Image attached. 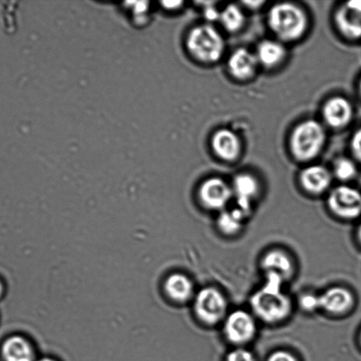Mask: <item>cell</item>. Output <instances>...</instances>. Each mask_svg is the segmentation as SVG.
<instances>
[{
  "label": "cell",
  "instance_id": "cell-1",
  "mask_svg": "<svg viewBox=\"0 0 361 361\" xmlns=\"http://www.w3.org/2000/svg\"><path fill=\"white\" fill-rule=\"evenodd\" d=\"M266 275V284L254 293L251 307L260 319L268 324L279 323L291 314L292 300L283 292L284 279L274 274Z\"/></svg>",
  "mask_w": 361,
  "mask_h": 361
},
{
  "label": "cell",
  "instance_id": "cell-2",
  "mask_svg": "<svg viewBox=\"0 0 361 361\" xmlns=\"http://www.w3.org/2000/svg\"><path fill=\"white\" fill-rule=\"evenodd\" d=\"M268 26L283 41H295L302 37L307 27V17L300 6L279 3L268 13Z\"/></svg>",
  "mask_w": 361,
  "mask_h": 361
},
{
  "label": "cell",
  "instance_id": "cell-3",
  "mask_svg": "<svg viewBox=\"0 0 361 361\" xmlns=\"http://www.w3.org/2000/svg\"><path fill=\"white\" fill-rule=\"evenodd\" d=\"M186 46L189 54L201 63L218 62L225 51L224 38L211 25H200L187 35Z\"/></svg>",
  "mask_w": 361,
  "mask_h": 361
},
{
  "label": "cell",
  "instance_id": "cell-4",
  "mask_svg": "<svg viewBox=\"0 0 361 361\" xmlns=\"http://www.w3.org/2000/svg\"><path fill=\"white\" fill-rule=\"evenodd\" d=\"M325 141L326 133L321 123L314 120H307L293 130L290 147L296 160L309 161L320 154Z\"/></svg>",
  "mask_w": 361,
  "mask_h": 361
},
{
  "label": "cell",
  "instance_id": "cell-5",
  "mask_svg": "<svg viewBox=\"0 0 361 361\" xmlns=\"http://www.w3.org/2000/svg\"><path fill=\"white\" fill-rule=\"evenodd\" d=\"M196 316L203 323L215 325L224 319L227 310V300L218 289H201L194 302Z\"/></svg>",
  "mask_w": 361,
  "mask_h": 361
},
{
  "label": "cell",
  "instance_id": "cell-6",
  "mask_svg": "<svg viewBox=\"0 0 361 361\" xmlns=\"http://www.w3.org/2000/svg\"><path fill=\"white\" fill-rule=\"evenodd\" d=\"M328 205L339 218H358L361 214V193L352 187L338 186L329 196Z\"/></svg>",
  "mask_w": 361,
  "mask_h": 361
},
{
  "label": "cell",
  "instance_id": "cell-7",
  "mask_svg": "<svg viewBox=\"0 0 361 361\" xmlns=\"http://www.w3.org/2000/svg\"><path fill=\"white\" fill-rule=\"evenodd\" d=\"M224 330L229 341L235 345H244L256 336V321L247 311L236 310L226 317Z\"/></svg>",
  "mask_w": 361,
  "mask_h": 361
},
{
  "label": "cell",
  "instance_id": "cell-8",
  "mask_svg": "<svg viewBox=\"0 0 361 361\" xmlns=\"http://www.w3.org/2000/svg\"><path fill=\"white\" fill-rule=\"evenodd\" d=\"M233 195L232 188L218 178L207 179L199 189V197L205 207L211 210H223Z\"/></svg>",
  "mask_w": 361,
  "mask_h": 361
},
{
  "label": "cell",
  "instance_id": "cell-9",
  "mask_svg": "<svg viewBox=\"0 0 361 361\" xmlns=\"http://www.w3.org/2000/svg\"><path fill=\"white\" fill-rule=\"evenodd\" d=\"M320 309L333 314L348 312L355 304V297L348 289L334 286L319 295Z\"/></svg>",
  "mask_w": 361,
  "mask_h": 361
},
{
  "label": "cell",
  "instance_id": "cell-10",
  "mask_svg": "<svg viewBox=\"0 0 361 361\" xmlns=\"http://www.w3.org/2000/svg\"><path fill=\"white\" fill-rule=\"evenodd\" d=\"M323 115L325 122L332 128H343L352 121L353 106L348 99L333 97L325 104Z\"/></svg>",
  "mask_w": 361,
  "mask_h": 361
},
{
  "label": "cell",
  "instance_id": "cell-11",
  "mask_svg": "<svg viewBox=\"0 0 361 361\" xmlns=\"http://www.w3.org/2000/svg\"><path fill=\"white\" fill-rule=\"evenodd\" d=\"M212 148L222 160L233 161L242 153V142L236 133L228 129L218 130L212 137Z\"/></svg>",
  "mask_w": 361,
  "mask_h": 361
},
{
  "label": "cell",
  "instance_id": "cell-12",
  "mask_svg": "<svg viewBox=\"0 0 361 361\" xmlns=\"http://www.w3.org/2000/svg\"><path fill=\"white\" fill-rule=\"evenodd\" d=\"M233 195L237 198L238 208L249 215L251 212V201L259 191V184L251 175L240 174L233 180Z\"/></svg>",
  "mask_w": 361,
  "mask_h": 361
},
{
  "label": "cell",
  "instance_id": "cell-13",
  "mask_svg": "<svg viewBox=\"0 0 361 361\" xmlns=\"http://www.w3.org/2000/svg\"><path fill=\"white\" fill-rule=\"evenodd\" d=\"M258 60L246 49H238L228 60L229 72L235 79L245 80L256 73Z\"/></svg>",
  "mask_w": 361,
  "mask_h": 361
},
{
  "label": "cell",
  "instance_id": "cell-14",
  "mask_svg": "<svg viewBox=\"0 0 361 361\" xmlns=\"http://www.w3.org/2000/svg\"><path fill=\"white\" fill-rule=\"evenodd\" d=\"M300 180L307 192L321 194L330 187L331 175L323 166H310L300 173Z\"/></svg>",
  "mask_w": 361,
  "mask_h": 361
},
{
  "label": "cell",
  "instance_id": "cell-15",
  "mask_svg": "<svg viewBox=\"0 0 361 361\" xmlns=\"http://www.w3.org/2000/svg\"><path fill=\"white\" fill-rule=\"evenodd\" d=\"M261 267L267 274L278 275L285 281L292 277L295 267L288 254L284 251L273 250L264 255L261 260Z\"/></svg>",
  "mask_w": 361,
  "mask_h": 361
},
{
  "label": "cell",
  "instance_id": "cell-16",
  "mask_svg": "<svg viewBox=\"0 0 361 361\" xmlns=\"http://www.w3.org/2000/svg\"><path fill=\"white\" fill-rule=\"evenodd\" d=\"M336 24L345 37L350 39L361 37V16L353 12L348 6H342L335 16Z\"/></svg>",
  "mask_w": 361,
  "mask_h": 361
},
{
  "label": "cell",
  "instance_id": "cell-17",
  "mask_svg": "<svg viewBox=\"0 0 361 361\" xmlns=\"http://www.w3.org/2000/svg\"><path fill=\"white\" fill-rule=\"evenodd\" d=\"M166 292L172 300L179 302H185L193 295L194 286L187 276L173 274L165 284Z\"/></svg>",
  "mask_w": 361,
  "mask_h": 361
},
{
  "label": "cell",
  "instance_id": "cell-18",
  "mask_svg": "<svg viewBox=\"0 0 361 361\" xmlns=\"http://www.w3.org/2000/svg\"><path fill=\"white\" fill-rule=\"evenodd\" d=\"M286 54L284 46L278 42H261L257 48L256 59L265 67H273L283 61Z\"/></svg>",
  "mask_w": 361,
  "mask_h": 361
},
{
  "label": "cell",
  "instance_id": "cell-19",
  "mask_svg": "<svg viewBox=\"0 0 361 361\" xmlns=\"http://www.w3.org/2000/svg\"><path fill=\"white\" fill-rule=\"evenodd\" d=\"M3 356L6 361H33L34 353L31 346L23 338L13 337L3 345Z\"/></svg>",
  "mask_w": 361,
  "mask_h": 361
},
{
  "label": "cell",
  "instance_id": "cell-20",
  "mask_svg": "<svg viewBox=\"0 0 361 361\" xmlns=\"http://www.w3.org/2000/svg\"><path fill=\"white\" fill-rule=\"evenodd\" d=\"M247 217V215L245 212L238 207L233 210L222 211L218 219V228L225 235H235L242 229L243 222Z\"/></svg>",
  "mask_w": 361,
  "mask_h": 361
},
{
  "label": "cell",
  "instance_id": "cell-21",
  "mask_svg": "<svg viewBox=\"0 0 361 361\" xmlns=\"http://www.w3.org/2000/svg\"><path fill=\"white\" fill-rule=\"evenodd\" d=\"M219 20L226 30L236 32L242 27L245 23V16L238 6L230 4L220 13Z\"/></svg>",
  "mask_w": 361,
  "mask_h": 361
},
{
  "label": "cell",
  "instance_id": "cell-22",
  "mask_svg": "<svg viewBox=\"0 0 361 361\" xmlns=\"http://www.w3.org/2000/svg\"><path fill=\"white\" fill-rule=\"evenodd\" d=\"M334 172L339 180H349L355 178L357 168L355 162L348 158H341L336 161Z\"/></svg>",
  "mask_w": 361,
  "mask_h": 361
},
{
  "label": "cell",
  "instance_id": "cell-23",
  "mask_svg": "<svg viewBox=\"0 0 361 361\" xmlns=\"http://www.w3.org/2000/svg\"><path fill=\"white\" fill-rule=\"evenodd\" d=\"M300 305L302 307V310L306 311L317 310L320 309L319 304V296L314 295H305L300 298Z\"/></svg>",
  "mask_w": 361,
  "mask_h": 361
},
{
  "label": "cell",
  "instance_id": "cell-24",
  "mask_svg": "<svg viewBox=\"0 0 361 361\" xmlns=\"http://www.w3.org/2000/svg\"><path fill=\"white\" fill-rule=\"evenodd\" d=\"M226 361H256V359L252 353L246 349L239 348L230 353Z\"/></svg>",
  "mask_w": 361,
  "mask_h": 361
},
{
  "label": "cell",
  "instance_id": "cell-25",
  "mask_svg": "<svg viewBox=\"0 0 361 361\" xmlns=\"http://www.w3.org/2000/svg\"><path fill=\"white\" fill-rule=\"evenodd\" d=\"M268 361H298L295 356L285 351H277L271 353Z\"/></svg>",
  "mask_w": 361,
  "mask_h": 361
},
{
  "label": "cell",
  "instance_id": "cell-26",
  "mask_svg": "<svg viewBox=\"0 0 361 361\" xmlns=\"http://www.w3.org/2000/svg\"><path fill=\"white\" fill-rule=\"evenodd\" d=\"M351 146L353 154L361 162V129L357 130L353 136Z\"/></svg>",
  "mask_w": 361,
  "mask_h": 361
},
{
  "label": "cell",
  "instance_id": "cell-27",
  "mask_svg": "<svg viewBox=\"0 0 361 361\" xmlns=\"http://www.w3.org/2000/svg\"><path fill=\"white\" fill-rule=\"evenodd\" d=\"M204 14L205 17H206V19L208 20H219V18H220V13H219L213 6H207V9L205 11Z\"/></svg>",
  "mask_w": 361,
  "mask_h": 361
},
{
  "label": "cell",
  "instance_id": "cell-28",
  "mask_svg": "<svg viewBox=\"0 0 361 361\" xmlns=\"http://www.w3.org/2000/svg\"><path fill=\"white\" fill-rule=\"evenodd\" d=\"M345 6L348 7L350 10H352L353 12L358 14V16H361V0H355V1L348 2L345 4Z\"/></svg>",
  "mask_w": 361,
  "mask_h": 361
},
{
  "label": "cell",
  "instance_id": "cell-29",
  "mask_svg": "<svg viewBox=\"0 0 361 361\" xmlns=\"http://www.w3.org/2000/svg\"><path fill=\"white\" fill-rule=\"evenodd\" d=\"M162 5L165 6V8L175 10V9L179 8L180 6L183 5V2H182V1L170 2V3L165 2V3H162Z\"/></svg>",
  "mask_w": 361,
  "mask_h": 361
},
{
  "label": "cell",
  "instance_id": "cell-30",
  "mask_svg": "<svg viewBox=\"0 0 361 361\" xmlns=\"http://www.w3.org/2000/svg\"><path fill=\"white\" fill-rule=\"evenodd\" d=\"M250 8H258L261 5H263L264 2L261 1H246L244 2Z\"/></svg>",
  "mask_w": 361,
  "mask_h": 361
},
{
  "label": "cell",
  "instance_id": "cell-31",
  "mask_svg": "<svg viewBox=\"0 0 361 361\" xmlns=\"http://www.w3.org/2000/svg\"><path fill=\"white\" fill-rule=\"evenodd\" d=\"M358 237H359L360 242L361 243V225L360 226L359 231H358Z\"/></svg>",
  "mask_w": 361,
  "mask_h": 361
},
{
  "label": "cell",
  "instance_id": "cell-32",
  "mask_svg": "<svg viewBox=\"0 0 361 361\" xmlns=\"http://www.w3.org/2000/svg\"><path fill=\"white\" fill-rule=\"evenodd\" d=\"M2 291H3V288H2L1 283H0V295H1Z\"/></svg>",
  "mask_w": 361,
  "mask_h": 361
},
{
  "label": "cell",
  "instance_id": "cell-33",
  "mask_svg": "<svg viewBox=\"0 0 361 361\" xmlns=\"http://www.w3.org/2000/svg\"><path fill=\"white\" fill-rule=\"evenodd\" d=\"M40 361H55V360H53L52 359H42Z\"/></svg>",
  "mask_w": 361,
  "mask_h": 361
},
{
  "label": "cell",
  "instance_id": "cell-34",
  "mask_svg": "<svg viewBox=\"0 0 361 361\" xmlns=\"http://www.w3.org/2000/svg\"><path fill=\"white\" fill-rule=\"evenodd\" d=\"M360 94H361V80H360Z\"/></svg>",
  "mask_w": 361,
  "mask_h": 361
},
{
  "label": "cell",
  "instance_id": "cell-35",
  "mask_svg": "<svg viewBox=\"0 0 361 361\" xmlns=\"http://www.w3.org/2000/svg\"><path fill=\"white\" fill-rule=\"evenodd\" d=\"M360 342H361V335H360Z\"/></svg>",
  "mask_w": 361,
  "mask_h": 361
}]
</instances>
